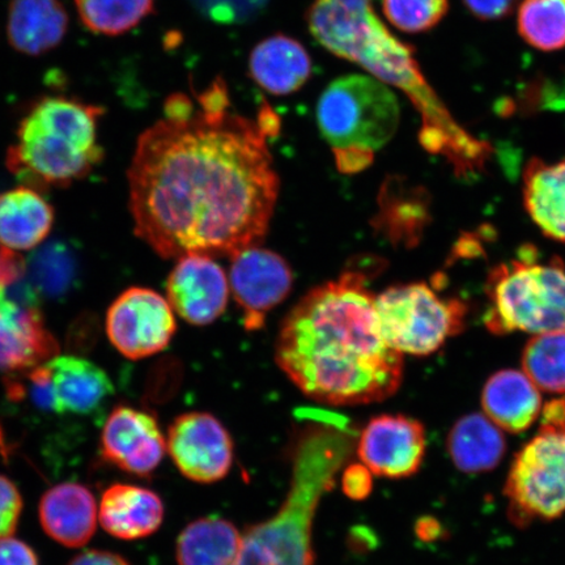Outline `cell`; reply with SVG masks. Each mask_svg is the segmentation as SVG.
I'll return each mask as SVG.
<instances>
[{"mask_svg": "<svg viewBox=\"0 0 565 565\" xmlns=\"http://www.w3.org/2000/svg\"><path fill=\"white\" fill-rule=\"evenodd\" d=\"M267 139L230 106L147 129L127 172L137 236L166 259L259 245L280 190Z\"/></svg>", "mask_w": 565, "mask_h": 565, "instance_id": "obj_1", "label": "cell"}, {"mask_svg": "<svg viewBox=\"0 0 565 565\" xmlns=\"http://www.w3.org/2000/svg\"><path fill=\"white\" fill-rule=\"evenodd\" d=\"M374 298L364 274L344 273L309 291L282 321L275 362L308 398L343 407L397 393L404 355L381 334Z\"/></svg>", "mask_w": 565, "mask_h": 565, "instance_id": "obj_2", "label": "cell"}, {"mask_svg": "<svg viewBox=\"0 0 565 565\" xmlns=\"http://www.w3.org/2000/svg\"><path fill=\"white\" fill-rule=\"evenodd\" d=\"M307 21L310 33L327 51L405 92L420 113L419 140L428 152L447 159L462 179L484 171L492 157L491 145L455 121L422 74L413 47L388 32L372 0H315Z\"/></svg>", "mask_w": 565, "mask_h": 565, "instance_id": "obj_3", "label": "cell"}, {"mask_svg": "<svg viewBox=\"0 0 565 565\" xmlns=\"http://www.w3.org/2000/svg\"><path fill=\"white\" fill-rule=\"evenodd\" d=\"M349 430L315 427L303 437L295 459L292 489L280 511L243 534L236 565H313V520L344 458L350 455Z\"/></svg>", "mask_w": 565, "mask_h": 565, "instance_id": "obj_4", "label": "cell"}, {"mask_svg": "<svg viewBox=\"0 0 565 565\" xmlns=\"http://www.w3.org/2000/svg\"><path fill=\"white\" fill-rule=\"evenodd\" d=\"M103 115L100 106L76 98H40L21 118L7 167L33 189L68 186L84 179L104 158L97 137Z\"/></svg>", "mask_w": 565, "mask_h": 565, "instance_id": "obj_5", "label": "cell"}, {"mask_svg": "<svg viewBox=\"0 0 565 565\" xmlns=\"http://www.w3.org/2000/svg\"><path fill=\"white\" fill-rule=\"evenodd\" d=\"M317 124L339 171L356 173L372 164L374 152L397 131L398 100L373 76L338 77L318 100Z\"/></svg>", "mask_w": 565, "mask_h": 565, "instance_id": "obj_6", "label": "cell"}, {"mask_svg": "<svg viewBox=\"0 0 565 565\" xmlns=\"http://www.w3.org/2000/svg\"><path fill=\"white\" fill-rule=\"evenodd\" d=\"M486 295L483 321L493 335L565 333V265L557 257L541 260L525 245L518 258L492 268Z\"/></svg>", "mask_w": 565, "mask_h": 565, "instance_id": "obj_7", "label": "cell"}, {"mask_svg": "<svg viewBox=\"0 0 565 565\" xmlns=\"http://www.w3.org/2000/svg\"><path fill=\"white\" fill-rule=\"evenodd\" d=\"M505 494L519 524L565 512V399L543 407L539 434L515 456Z\"/></svg>", "mask_w": 565, "mask_h": 565, "instance_id": "obj_8", "label": "cell"}, {"mask_svg": "<svg viewBox=\"0 0 565 565\" xmlns=\"http://www.w3.org/2000/svg\"><path fill=\"white\" fill-rule=\"evenodd\" d=\"M381 334L402 355L428 356L462 333L468 307L445 299L427 282L388 287L374 298Z\"/></svg>", "mask_w": 565, "mask_h": 565, "instance_id": "obj_9", "label": "cell"}, {"mask_svg": "<svg viewBox=\"0 0 565 565\" xmlns=\"http://www.w3.org/2000/svg\"><path fill=\"white\" fill-rule=\"evenodd\" d=\"M171 303L150 288L132 287L106 315V334L124 356L140 360L164 351L175 333Z\"/></svg>", "mask_w": 565, "mask_h": 565, "instance_id": "obj_10", "label": "cell"}, {"mask_svg": "<svg viewBox=\"0 0 565 565\" xmlns=\"http://www.w3.org/2000/svg\"><path fill=\"white\" fill-rule=\"evenodd\" d=\"M167 450L181 475L195 483H216L230 475L233 440L221 420L209 413H186L168 430Z\"/></svg>", "mask_w": 565, "mask_h": 565, "instance_id": "obj_11", "label": "cell"}, {"mask_svg": "<svg viewBox=\"0 0 565 565\" xmlns=\"http://www.w3.org/2000/svg\"><path fill=\"white\" fill-rule=\"evenodd\" d=\"M230 258L231 292L243 310L245 328L260 329L267 313L291 294V267L278 253L260 245L245 247Z\"/></svg>", "mask_w": 565, "mask_h": 565, "instance_id": "obj_12", "label": "cell"}, {"mask_svg": "<svg viewBox=\"0 0 565 565\" xmlns=\"http://www.w3.org/2000/svg\"><path fill=\"white\" fill-rule=\"evenodd\" d=\"M427 440L423 424L405 415L374 416L358 440L360 462L373 476L405 479L419 471Z\"/></svg>", "mask_w": 565, "mask_h": 565, "instance_id": "obj_13", "label": "cell"}, {"mask_svg": "<svg viewBox=\"0 0 565 565\" xmlns=\"http://www.w3.org/2000/svg\"><path fill=\"white\" fill-rule=\"evenodd\" d=\"M230 294L227 274L203 254L177 259L167 280V300L183 321L194 327L214 323L227 309Z\"/></svg>", "mask_w": 565, "mask_h": 565, "instance_id": "obj_14", "label": "cell"}, {"mask_svg": "<svg viewBox=\"0 0 565 565\" xmlns=\"http://www.w3.org/2000/svg\"><path fill=\"white\" fill-rule=\"evenodd\" d=\"M60 344L45 327L39 303L0 285V371L35 369L58 356Z\"/></svg>", "mask_w": 565, "mask_h": 565, "instance_id": "obj_15", "label": "cell"}, {"mask_svg": "<svg viewBox=\"0 0 565 565\" xmlns=\"http://www.w3.org/2000/svg\"><path fill=\"white\" fill-rule=\"evenodd\" d=\"M100 444L105 461L143 478L159 468L167 451V439L154 416L130 406L113 409Z\"/></svg>", "mask_w": 565, "mask_h": 565, "instance_id": "obj_16", "label": "cell"}, {"mask_svg": "<svg viewBox=\"0 0 565 565\" xmlns=\"http://www.w3.org/2000/svg\"><path fill=\"white\" fill-rule=\"evenodd\" d=\"M42 529L53 541L79 548L92 540L98 521V507L86 486L74 482L52 487L39 507Z\"/></svg>", "mask_w": 565, "mask_h": 565, "instance_id": "obj_17", "label": "cell"}, {"mask_svg": "<svg viewBox=\"0 0 565 565\" xmlns=\"http://www.w3.org/2000/svg\"><path fill=\"white\" fill-rule=\"evenodd\" d=\"M430 203L427 189L413 185L402 177H388L379 196L376 230L395 246L414 247L433 221Z\"/></svg>", "mask_w": 565, "mask_h": 565, "instance_id": "obj_18", "label": "cell"}, {"mask_svg": "<svg viewBox=\"0 0 565 565\" xmlns=\"http://www.w3.org/2000/svg\"><path fill=\"white\" fill-rule=\"evenodd\" d=\"M164 513L159 494L143 487L117 483L103 493L98 522L111 536L136 541L157 533Z\"/></svg>", "mask_w": 565, "mask_h": 565, "instance_id": "obj_19", "label": "cell"}, {"mask_svg": "<svg viewBox=\"0 0 565 565\" xmlns=\"http://www.w3.org/2000/svg\"><path fill=\"white\" fill-rule=\"evenodd\" d=\"M52 371L56 414L90 415L115 394L108 373L87 359L55 356Z\"/></svg>", "mask_w": 565, "mask_h": 565, "instance_id": "obj_20", "label": "cell"}, {"mask_svg": "<svg viewBox=\"0 0 565 565\" xmlns=\"http://www.w3.org/2000/svg\"><path fill=\"white\" fill-rule=\"evenodd\" d=\"M253 81L268 94L291 95L312 75V60L299 41L275 34L253 49L249 61Z\"/></svg>", "mask_w": 565, "mask_h": 565, "instance_id": "obj_21", "label": "cell"}, {"mask_svg": "<svg viewBox=\"0 0 565 565\" xmlns=\"http://www.w3.org/2000/svg\"><path fill=\"white\" fill-rule=\"evenodd\" d=\"M482 406L490 420L508 433L520 434L533 426L542 412L539 387L525 373L504 370L487 381Z\"/></svg>", "mask_w": 565, "mask_h": 565, "instance_id": "obj_22", "label": "cell"}, {"mask_svg": "<svg viewBox=\"0 0 565 565\" xmlns=\"http://www.w3.org/2000/svg\"><path fill=\"white\" fill-rule=\"evenodd\" d=\"M68 30V15L60 0H12L7 35L15 51L41 55L58 46Z\"/></svg>", "mask_w": 565, "mask_h": 565, "instance_id": "obj_23", "label": "cell"}, {"mask_svg": "<svg viewBox=\"0 0 565 565\" xmlns=\"http://www.w3.org/2000/svg\"><path fill=\"white\" fill-rule=\"evenodd\" d=\"M54 210L33 188L0 194V245L12 252L32 250L52 232Z\"/></svg>", "mask_w": 565, "mask_h": 565, "instance_id": "obj_24", "label": "cell"}, {"mask_svg": "<svg viewBox=\"0 0 565 565\" xmlns=\"http://www.w3.org/2000/svg\"><path fill=\"white\" fill-rule=\"evenodd\" d=\"M524 203L540 230L555 242L565 244V159L555 164L540 159L527 162Z\"/></svg>", "mask_w": 565, "mask_h": 565, "instance_id": "obj_25", "label": "cell"}, {"mask_svg": "<svg viewBox=\"0 0 565 565\" xmlns=\"http://www.w3.org/2000/svg\"><path fill=\"white\" fill-rule=\"evenodd\" d=\"M507 441L500 428L482 414H470L450 429L448 451L458 470L477 475L501 462Z\"/></svg>", "mask_w": 565, "mask_h": 565, "instance_id": "obj_26", "label": "cell"}, {"mask_svg": "<svg viewBox=\"0 0 565 565\" xmlns=\"http://www.w3.org/2000/svg\"><path fill=\"white\" fill-rule=\"evenodd\" d=\"M243 547V534L232 522L203 518L182 530L177 541L179 565H236Z\"/></svg>", "mask_w": 565, "mask_h": 565, "instance_id": "obj_27", "label": "cell"}, {"mask_svg": "<svg viewBox=\"0 0 565 565\" xmlns=\"http://www.w3.org/2000/svg\"><path fill=\"white\" fill-rule=\"evenodd\" d=\"M154 0H75L88 31L104 35L130 32L153 11Z\"/></svg>", "mask_w": 565, "mask_h": 565, "instance_id": "obj_28", "label": "cell"}, {"mask_svg": "<svg viewBox=\"0 0 565 565\" xmlns=\"http://www.w3.org/2000/svg\"><path fill=\"white\" fill-rule=\"evenodd\" d=\"M74 253L65 244H49L25 263V278L35 294L62 298L74 287L76 279Z\"/></svg>", "mask_w": 565, "mask_h": 565, "instance_id": "obj_29", "label": "cell"}, {"mask_svg": "<svg viewBox=\"0 0 565 565\" xmlns=\"http://www.w3.org/2000/svg\"><path fill=\"white\" fill-rule=\"evenodd\" d=\"M519 31L539 51H559L565 46V0H524Z\"/></svg>", "mask_w": 565, "mask_h": 565, "instance_id": "obj_30", "label": "cell"}, {"mask_svg": "<svg viewBox=\"0 0 565 565\" xmlns=\"http://www.w3.org/2000/svg\"><path fill=\"white\" fill-rule=\"evenodd\" d=\"M522 366L536 387L550 393H565V333L530 339L522 355Z\"/></svg>", "mask_w": 565, "mask_h": 565, "instance_id": "obj_31", "label": "cell"}, {"mask_svg": "<svg viewBox=\"0 0 565 565\" xmlns=\"http://www.w3.org/2000/svg\"><path fill=\"white\" fill-rule=\"evenodd\" d=\"M448 0H383L388 23L406 33L433 30L447 15Z\"/></svg>", "mask_w": 565, "mask_h": 565, "instance_id": "obj_32", "label": "cell"}, {"mask_svg": "<svg viewBox=\"0 0 565 565\" xmlns=\"http://www.w3.org/2000/svg\"><path fill=\"white\" fill-rule=\"evenodd\" d=\"M200 10L216 23L233 24L253 18L267 0H194Z\"/></svg>", "mask_w": 565, "mask_h": 565, "instance_id": "obj_33", "label": "cell"}, {"mask_svg": "<svg viewBox=\"0 0 565 565\" xmlns=\"http://www.w3.org/2000/svg\"><path fill=\"white\" fill-rule=\"evenodd\" d=\"M23 512V498L15 483L0 476V540L17 532Z\"/></svg>", "mask_w": 565, "mask_h": 565, "instance_id": "obj_34", "label": "cell"}, {"mask_svg": "<svg viewBox=\"0 0 565 565\" xmlns=\"http://www.w3.org/2000/svg\"><path fill=\"white\" fill-rule=\"evenodd\" d=\"M373 475L362 462L345 468L342 476V491L353 501L370 498L373 491Z\"/></svg>", "mask_w": 565, "mask_h": 565, "instance_id": "obj_35", "label": "cell"}, {"mask_svg": "<svg viewBox=\"0 0 565 565\" xmlns=\"http://www.w3.org/2000/svg\"><path fill=\"white\" fill-rule=\"evenodd\" d=\"M0 565H40V562L25 542L7 536L0 540Z\"/></svg>", "mask_w": 565, "mask_h": 565, "instance_id": "obj_36", "label": "cell"}, {"mask_svg": "<svg viewBox=\"0 0 565 565\" xmlns=\"http://www.w3.org/2000/svg\"><path fill=\"white\" fill-rule=\"evenodd\" d=\"M463 2L478 19L499 20L510 15L518 0H463Z\"/></svg>", "mask_w": 565, "mask_h": 565, "instance_id": "obj_37", "label": "cell"}, {"mask_svg": "<svg viewBox=\"0 0 565 565\" xmlns=\"http://www.w3.org/2000/svg\"><path fill=\"white\" fill-rule=\"evenodd\" d=\"M67 565H130L122 556L103 550H88L74 557Z\"/></svg>", "mask_w": 565, "mask_h": 565, "instance_id": "obj_38", "label": "cell"}, {"mask_svg": "<svg viewBox=\"0 0 565 565\" xmlns=\"http://www.w3.org/2000/svg\"><path fill=\"white\" fill-rule=\"evenodd\" d=\"M441 533V526L439 522L433 519H423L418 522V526H416V534H418L419 539L423 541H434L439 539Z\"/></svg>", "mask_w": 565, "mask_h": 565, "instance_id": "obj_39", "label": "cell"}, {"mask_svg": "<svg viewBox=\"0 0 565 565\" xmlns=\"http://www.w3.org/2000/svg\"><path fill=\"white\" fill-rule=\"evenodd\" d=\"M4 450V437L2 433V428H0V451Z\"/></svg>", "mask_w": 565, "mask_h": 565, "instance_id": "obj_40", "label": "cell"}]
</instances>
